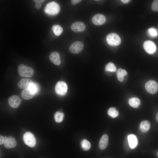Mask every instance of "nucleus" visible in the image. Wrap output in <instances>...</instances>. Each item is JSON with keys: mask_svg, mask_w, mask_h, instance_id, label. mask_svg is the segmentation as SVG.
<instances>
[{"mask_svg": "<svg viewBox=\"0 0 158 158\" xmlns=\"http://www.w3.org/2000/svg\"><path fill=\"white\" fill-rule=\"evenodd\" d=\"M150 126V122L147 120L142 121L140 125V129L143 133L147 132L149 130Z\"/></svg>", "mask_w": 158, "mask_h": 158, "instance_id": "a211bd4d", "label": "nucleus"}, {"mask_svg": "<svg viewBox=\"0 0 158 158\" xmlns=\"http://www.w3.org/2000/svg\"></svg>", "mask_w": 158, "mask_h": 158, "instance_id": "c9c22d12", "label": "nucleus"}, {"mask_svg": "<svg viewBox=\"0 0 158 158\" xmlns=\"http://www.w3.org/2000/svg\"><path fill=\"white\" fill-rule=\"evenodd\" d=\"M81 145L83 149L85 151L89 150L91 147L90 142L86 139H83L81 142Z\"/></svg>", "mask_w": 158, "mask_h": 158, "instance_id": "4be33fe9", "label": "nucleus"}, {"mask_svg": "<svg viewBox=\"0 0 158 158\" xmlns=\"http://www.w3.org/2000/svg\"><path fill=\"white\" fill-rule=\"evenodd\" d=\"M147 33L148 35L152 38L155 37L158 35L157 30L154 27L149 28L147 30Z\"/></svg>", "mask_w": 158, "mask_h": 158, "instance_id": "393cba45", "label": "nucleus"}, {"mask_svg": "<svg viewBox=\"0 0 158 158\" xmlns=\"http://www.w3.org/2000/svg\"><path fill=\"white\" fill-rule=\"evenodd\" d=\"M23 140L25 143L28 146L33 147L36 144V140L34 135L31 133L27 132L23 136Z\"/></svg>", "mask_w": 158, "mask_h": 158, "instance_id": "20e7f679", "label": "nucleus"}, {"mask_svg": "<svg viewBox=\"0 0 158 158\" xmlns=\"http://www.w3.org/2000/svg\"><path fill=\"white\" fill-rule=\"evenodd\" d=\"M52 30L56 35L59 36L62 33L63 29L60 25H55L52 26Z\"/></svg>", "mask_w": 158, "mask_h": 158, "instance_id": "412c9836", "label": "nucleus"}, {"mask_svg": "<svg viewBox=\"0 0 158 158\" xmlns=\"http://www.w3.org/2000/svg\"><path fill=\"white\" fill-rule=\"evenodd\" d=\"M116 76L118 80L120 82H122L123 80L124 76L123 69L118 68L116 71Z\"/></svg>", "mask_w": 158, "mask_h": 158, "instance_id": "bb28decb", "label": "nucleus"}, {"mask_svg": "<svg viewBox=\"0 0 158 158\" xmlns=\"http://www.w3.org/2000/svg\"><path fill=\"white\" fill-rule=\"evenodd\" d=\"M128 103L131 107L136 108L139 106L140 104V101L137 97H132L129 99Z\"/></svg>", "mask_w": 158, "mask_h": 158, "instance_id": "aec40b11", "label": "nucleus"}, {"mask_svg": "<svg viewBox=\"0 0 158 158\" xmlns=\"http://www.w3.org/2000/svg\"><path fill=\"white\" fill-rule=\"evenodd\" d=\"M33 82L30 79L26 78H23L18 83V86L20 89L27 88Z\"/></svg>", "mask_w": 158, "mask_h": 158, "instance_id": "ddd939ff", "label": "nucleus"}, {"mask_svg": "<svg viewBox=\"0 0 158 158\" xmlns=\"http://www.w3.org/2000/svg\"><path fill=\"white\" fill-rule=\"evenodd\" d=\"M67 85L66 83L63 81H59L56 84L55 86L56 93L59 95H64L67 92Z\"/></svg>", "mask_w": 158, "mask_h": 158, "instance_id": "423d86ee", "label": "nucleus"}, {"mask_svg": "<svg viewBox=\"0 0 158 158\" xmlns=\"http://www.w3.org/2000/svg\"><path fill=\"white\" fill-rule=\"evenodd\" d=\"M4 146L7 149L14 148L17 145L16 139L12 136H9L5 138L4 143Z\"/></svg>", "mask_w": 158, "mask_h": 158, "instance_id": "f8f14e48", "label": "nucleus"}, {"mask_svg": "<svg viewBox=\"0 0 158 158\" xmlns=\"http://www.w3.org/2000/svg\"><path fill=\"white\" fill-rule=\"evenodd\" d=\"M33 1L35 2V8L37 9H40L41 7L42 3L44 2V0H34Z\"/></svg>", "mask_w": 158, "mask_h": 158, "instance_id": "c85d7f7f", "label": "nucleus"}, {"mask_svg": "<svg viewBox=\"0 0 158 158\" xmlns=\"http://www.w3.org/2000/svg\"><path fill=\"white\" fill-rule=\"evenodd\" d=\"M86 26L83 22H76L73 23L71 26L72 30L75 32H81L83 31L85 29Z\"/></svg>", "mask_w": 158, "mask_h": 158, "instance_id": "9b49d317", "label": "nucleus"}, {"mask_svg": "<svg viewBox=\"0 0 158 158\" xmlns=\"http://www.w3.org/2000/svg\"><path fill=\"white\" fill-rule=\"evenodd\" d=\"M105 70L107 71L114 72L116 70V68L113 63L109 62L106 65L105 67Z\"/></svg>", "mask_w": 158, "mask_h": 158, "instance_id": "a878e982", "label": "nucleus"}, {"mask_svg": "<svg viewBox=\"0 0 158 158\" xmlns=\"http://www.w3.org/2000/svg\"><path fill=\"white\" fill-rule=\"evenodd\" d=\"M49 58L51 61L56 65H59L61 63L59 53L56 51L51 52L50 54Z\"/></svg>", "mask_w": 158, "mask_h": 158, "instance_id": "4468645a", "label": "nucleus"}, {"mask_svg": "<svg viewBox=\"0 0 158 158\" xmlns=\"http://www.w3.org/2000/svg\"><path fill=\"white\" fill-rule=\"evenodd\" d=\"M28 88L34 95L38 93L40 91V86L39 84L36 82H33Z\"/></svg>", "mask_w": 158, "mask_h": 158, "instance_id": "6ab92c4d", "label": "nucleus"}, {"mask_svg": "<svg viewBox=\"0 0 158 158\" xmlns=\"http://www.w3.org/2000/svg\"><path fill=\"white\" fill-rule=\"evenodd\" d=\"M59 5L54 1H51L48 3L44 9L45 13L50 15H54L57 14L59 11Z\"/></svg>", "mask_w": 158, "mask_h": 158, "instance_id": "f03ea898", "label": "nucleus"}, {"mask_svg": "<svg viewBox=\"0 0 158 158\" xmlns=\"http://www.w3.org/2000/svg\"><path fill=\"white\" fill-rule=\"evenodd\" d=\"M8 101L9 105L12 108L15 109L20 105L21 100L18 96L13 95L9 98Z\"/></svg>", "mask_w": 158, "mask_h": 158, "instance_id": "1a4fd4ad", "label": "nucleus"}, {"mask_svg": "<svg viewBox=\"0 0 158 158\" xmlns=\"http://www.w3.org/2000/svg\"><path fill=\"white\" fill-rule=\"evenodd\" d=\"M157 156H158V152H157Z\"/></svg>", "mask_w": 158, "mask_h": 158, "instance_id": "f704fd0d", "label": "nucleus"}, {"mask_svg": "<svg viewBox=\"0 0 158 158\" xmlns=\"http://www.w3.org/2000/svg\"><path fill=\"white\" fill-rule=\"evenodd\" d=\"M109 141L108 135L106 134L103 135L99 141V147L102 150H104L107 147Z\"/></svg>", "mask_w": 158, "mask_h": 158, "instance_id": "dca6fc26", "label": "nucleus"}, {"mask_svg": "<svg viewBox=\"0 0 158 158\" xmlns=\"http://www.w3.org/2000/svg\"><path fill=\"white\" fill-rule=\"evenodd\" d=\"M128 144L130 147L133 149L136 147L138 144V140L136 135L130 134L128 136Z\"/></svg>", "mask_w": 158, "mask_h": 158, "instance_id": "2eb2a0df", "label": "nucleus"}, {"mask_svg": "<svg viewBox=\"0 0 158 158\" xmlns=\"http://www.w3.org/2000/svg\"><path fill=\"white\" fill-rule=\"evenodd\" d=\"M108 114L110 116L114 118L118 116L119 114L118 111L116 108L112 107L110 108L108 111Z\"/></svg>", "mask_w": 158, "mask_h": 158, "instance_id": "5701e85b", "label": "nucleus"}, {"mask_svg": "<svg viewBox=\"0 0 158 158\" xmlns=\"http://www.w3.org/2000/svg\"><path fill=\"white\" fill-rule=\"evenodd\" d=\"M18 71L20 75L26 77L32 76L34 73L33 68L23 64H20L18 66Z\"/></svg>", "mask_w": 158, "mask_h": 158, "instance_id": "f257e3e1", "label": "nucleus"}, {"mask_svg": "<svg viewBox=\"0 0 158 158\" xmlns=\"http://www.w3.org/2000/svg\"><path fill=\"white\" fill-rule=\"evenodd\" d=\"M71 4L73 5H75L77 3H79L81 1V0H71Z\"/></svg>", "mask_w": 158, "mask_h": 158, "instance_id": "7c9ffc66", "label": "nucleus"}, {"mask_svg": "<svg viewBox=\"0 0 158 158\" xmlns=\"http://www.w3.org/2000/svg\"><path fill=\"white\" fill-rule=\"evenodd\" d=\"M123 70L124 76L126 75L127 74V73L126 71L124 69H123Z\"/></svg>", "mask_w": 158, "mask_h": 158, "instance_id": "473e14b6", "label": "nucleus"}, {"mask_svg": "<svg viewBox=\"0 0 158 158\" xmlns=\"http://www.w3.org/2000/svg\"><path fill=\"white\" fill-rule=\"evenodd\" d=\"M121 2L124 4H127L129 2L130 0H121Z\"/></svg>", "mask_w": 158, "mask_h": 158, "instance_id": "2f4dec72", "label": "nucleus"}, {"mask_svg": "<svg viewBox=\"0 0 158 158\" xmlns=\"http://www.w3.org/2000/svg\"><path fill=\"white\" fill-rule=\"evenodd\" d=\"M145 88L146 90L149 93L154 94L158 91V84L155 81L150 80L145 83Z\"/></svg>", "mask_w": 158, "mask_h": 158, "instance_id": "39448f33", "label": "nucleus"}, {"mask_svg": "<svg viewBox=\"0 0 158 158\" xmlns=\"http://www.w3.org/2000/svg\"><path fill=\"white\" fill-rule=\"evenodd\" d=\"M21 95L22 98L25 100L30 99L35 95L28 88L24 89L22 90Z\"/></svg>", "mask_w": 158, "mask_h": 158, "instance_id": "f3484780", "label": "nucleus"}, {"mask_svg": "<svg viewBox=\"0 0 158 158\" xmlns=\"http://www.w3.org/2000/svg\"><path fill=\"white\" fill-rule=\"evenodd\" d=\"M156 119L158 123V112L156 114Z\"/></svg>", "mask_w": 158, "mask_h": 158, "instance_id": "72a5a7b5", "label": "nucleus"}, {"mask_svg": "<svg viewBox=\"0 0 158 158\" xmlns=\"http://www.w3.org/2000/svg\"><path fill=\"white\" fill-rule=\"evenodd\" d=\"M152 9L154 12L158 11V0H154L152 5Z\"/></svg>", "mask_w": 158, "mask_h": 158, "instance_id": "cd10ccee", "label": "nucleus"}, {"mask_svg": "<svg viewBox=\"0 0 158 158\" xmlns=\"http://www.w3.org/2000/svg\"><path fill=\"white\" fill-rule=\"evenodd\" d=\"M92 23L97 25H100L103 24L106 21L105 17L103 14H97L92 18Z\"/></svg>", "mask_w": 158, "mask_h": 158, "instance_id": "9d476101", "label": "nucleus"}, {"mask_svg": "<svg viewBox=\"0 0 158 158\" xmlns=\"http://www.w3.org/2000/svg\"><path fill=\"white\" fill-rule=\"evenodd\" d=\"M106 40L107 43L111 46H117L121 43V39L120 37L115 33L108 34L106 37Z\"/></svg>", "mask_w": 158, "mask_h": 158, "instance_id": "7ed1b4c3", "label": "nucleus"}, {"mask_svg": "<svg viewBox=\"0 0 158 158\" xmlns=\"http://www.w3.org/2000/svg\"><path fill=\"white\" fill-rule=\"evenodd\" d=\"M143 47L145 51L149 54H153L156 50V46L155 44L151 41H145L143 43Z\"/></svg>", "mask_w": 158, "mask_h": 158, "instance_id": "6e6552de", "label": "nucleus"}, {"mask_svg": "<svg viewBox=\"0 0 158 158\" xmlns=\"http://www.w3.org/2000/svg\"><path fill=\"white\" fill-rule=\"evenodd\" d=\"M5 140V138L2 135L0 136V144L2 145L4 143Z\"/></svg>", "mask_w": 158, "mask_h": 158, "instance_id": "c756f323", "label": "nucleus"}, {"mask_svg": "<svg viewBox=\"0 0 158 158\" xmlns=\"http://www.w3.org/2000/svg\"><path fill=\"white\" fill-rule=\"evenodd\" d=\"M64 115L63 113L57 111L55 113L54 115V118L55 121L57 123H60L63 120Z\"/></svg>", "mask_w": 158, "mask_h": 158, "instance_id": "b1692460", "label": "nucleus"}, {"mask_svg": "<svg viewBox=\"0 0 158 158\" xmlns=\"http://www.w3.org/2000/svg\"><path fill=\"white\" fill-rule=\"evenodd\" d=\"M84 47V44L81 42L76 41L72 43L69 47L70 52L74 54L80 52Z\"/></svg>", "mask_w": 158, "mask_h": 158, "instance_id": "0eeeda50", "label": "nucleus"}]
</instances>
